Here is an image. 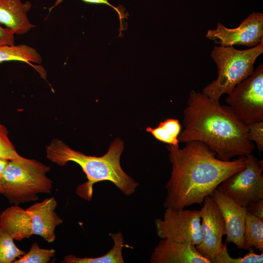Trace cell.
Instances as JSON below:
<instances>
[{
	"instance_id": "cell-27",
	"label": "cell",
	"mask_w": 263,
	"mask_h": 263,
	"mask_svg": "<svg viewBox=\"0 0 263 263\" xmlns=\"http://www.w3.org/2000/svg\"><path fill=\"white\" fill-rule=\"evenodd\" d=\"M9 160L0 158V194L3 193V188L2 186V176L3 171L6 167Z\"/></svg>"
},
{
	"instance_id": "cell-14",
	"label": "cell",
	"mask_w": 263,
	"mask_h": 263,
	"mask_svg": "<svg viewBox=\"0 0 263 263\" xmlns=\"http://www.w3.org/2000/svg\"><path fill=\"white\" fill-rule=\"evenodd\" d=\"M32 4L21 0H0V24L12 30L15 34L27 33L35 25L29 21L27 14Z\"/></svg>"
},
{
	"instance_id": "cell-11",
	"label": "cell",
	"mask_w": 263,
	"mask_h": 263,
	"mask_svg": "<svg viewBox=\"0 0 263 263\" xmlns=\"http://www.w3.org/2000/svg\"><path fill=\"white\" fill-rule=\"evenodd\" d=\"M203 203L200 210L202 240L195 247L211 263L221 251L225 229L221 213L211 196L206 197Z\"/></svg>"
},
{
	"instance_id": "cell-4",
	"label": "cell",
	"mask_w": 263,
	"mask_h": 263,
	"mask_svg": "<svg viewBox=\"0 0 263 263\" xmlns=\"http://www.w3.org/2000/svg\"><path fill=\"white\" fill-rule=\"evenodd\" d=\"M57 205L55 198L52 197L26 209L18 205L11 206L0 214V226L15 240L37 235L53 243L56 238L55 229L63 221L55 212Z\"/></svg>"
},
{
	"instance_id": "cell-26",
	"label": "cell",
	"mask_w": 263,
	"mask_h": 263,
	"mask_svg": "<svg viewBox=\"0 0 263 263\" xmlns=\"http://www.w3.org/2000/svg\"><path fill=\"white\" fill-rule=\"evenodd\" d=\"M246 209L250 214L263 220V199L249 205Z\"/></svg>"
},
{
	"instance_id": "cell-19",
	"label": "cell",
	"mask_w": 263,
	"mask_h": 263,
	"mask_svg": "<svg viewBox=\"0 0 263 263\" xmlns=\"http://www.w3.org/2000/svg\"><path fill=\"white\" fill-rule=\"evenodd\" d=\"M25 253L16 245L14 239L0 226V263H13Z\"/></svg>"
},
{
	"instance_id": "cell-17",
	"label": "cell",
	"mask_w": 263,
	"mask_h": 263,
	"mask_svg": "<svg viewBox=\"0 0 263 263\" xmlns=\"http://www.w3.org/2000/svg\"><path fill=\"white\" fill-rule=\"evenodd\" d=\"M10 61L40 63L42 59L35 49L27 45L0 47V63Z\"/></svg>"
},
{
	"instance_id": "cell-3",
	"label": "cell",
	"mask_w": 263,
	"mask_h": 263,
	"mask_svg": "<svg viewBox=\"0 0 263 263\" xmlns=\"http://www.w3.org/2000/svg\"><path fill=\"white\" fill-rule=\"evenodd\" d=\"M123 150V142L117 138L104 155L99 157L87 155L56 139L46 147V152L47 158L57 165L63 166L69 162H73L80 166L87 181L77 187L76 193L83 199L90 200L94 185L103 181L112 182L126 196L135 191L138 184L125 172L120 165Z\"/></svg>"
},
{
	"instance_id": "cell-15",
	"label": "cell",
	"mask_w": 263,
	"mask_h": 263,
	"mask_svg": "<svg viewBox=\"0 0 263 263\" xmlns=\"http://www.w3.org/2000/svg\"><path fill=\"white\" fill-rule=\"evenodd\" d=\"M113 241V248L105 255L95 258H80L70 254L65 257L61 263H124L122 249L124 239L120 231L110 234Z\"/></svg>"
},
{
	"instance_id": "cell-2",
	"label": "cell",
	"mask_w": 263,
	"mask_h": 263,
	"mask_svg": "<svg viewBox=\"0 0 263 263\" xmlns=\"http://www.w3.org/2000/svg\"><path fill=\"white\" fill-rule=\"evenodd\" d=\"M184 130L179 142L199 141L224 161L252 153L255 145L248 137L246 125L228 106L222 105L203 93L190 92L183 111Z\"/></svg>"
},
{
	"instance_id": "cell-10",
	"label": "cell",
	"mask_w": 263,
	"mask_h": 263,
	"mask_svg": "<svg viewBox=\"0 0 263 263\" xmlns=\"http://www.w3.org/2000/svg\"><path fill=\"white\" fill-rule=\"evenodd\" d=\"M206 36L222 46L253 47L263 40V14L251 13L234 28H227L218 22L217 28L208 30Z\"/></svg>"
},
{
	"instance_id": "cell-22",
	"label": "cell",
	"mask_w": 263,
	"mask_h": 263,
	"mask_svg": "<svg viewBox=\"0 0 263 263\" xmlns=\"http://www.w3.org/2000/svg\"><path fill=\"white\" fill-rule=\"evenodd\" d=\"M18 155L8 137L6 128L0 123V158L10 160Z\"/></svg>"
},
{
	"instance_id": "cell-21",
	"label": "cell",
	"mask_w": 263,
	"mask_h": 263,
	"mask_svg": "<svg viewBox=\"0 0 263 263\" xmlns=\"http://www.w3.org/2000/svg\"><path fill=\"white\" fill-rule=\"evenodd\" d=\"M227 243L223 244L219 254L211 261V263H262L263 262V253L260 254L256 253L251 249L248 253L243 257L237 258L231 257L227 249Z\"/></svg>"
},
{
	"instance_id": "cell-1",
	"label": "cell",
	"mask_w": 263,
	"mask_h": 263,
	"mask_svg": "<svg viewBox=\"0 0 263 263\" xmlns=\"http://www.w3.org/2000/svg\"><path fill=\"white\" fill-rule=\"evenodd\" d=\"M185 146L169 145L171 176L167 183V193L164 207L183 209L193 204L201 205L225 179L244 168L246 157L229 161L215 157L216 154L199 141H190Z\"/></svg>"
},
{
	"instance_id": "cell-25",
	"label": "cell",
	"mask_w": 263,
	"mask_h": 263,
	"mask_svg": "<svg viewBox=\"0 0 263 263\" xmlns=\"http://www.w3.org/2000/svg\"><path fill=\"white\" fill-rule=\"evenodd\" d=\"M63 0H56V2H55L54 4L49 8V11H51L55 7L58 5L60 3L62 2ZM81 0L88 3L106 4L107 5L112 8H113L114 10L117 12L119 16L120 20L121 25H122V23H121L122 18H124V17L122 15V13H121V12L120 11L119 9H118L116 7L113 6V5L110 3L108 0Z\"/></svg>"
},
{
	"instance_id": "cell-16",
	"label": "cell",
	"mask_w": 263,
	"mask_h": 263,
	"mask_svg": "<svg viewBox=\"0 0 263 263\" xmlns=\"http://www.w3.org/2000/svg\"><path fill=\"white\" fill-rule=\"evenodd\" d=\"M244 249L253 248L263 253V220L247 211L244 234Z\"/></svg>"
},
{
	"instance_id": "cell-12",
	"label": "cell",
	"mask_w": 263,
	"mask_h": 263,
	"mask_svg": "<svg viewBox=\"0 0 263 263\" xmlns=\"http://www.w3.org/2000/svg\"><path fill=\"white\" fill-rule=\"evenodd\" d=\"M218 207L225 224L226 242L244 249V234L247 210L231 197L217 188L210 195Z\"/></svg>"
},
{
	"instance_id": "cell-24",
	"label": "cell",
	"mask_w": 263,
	"mask_h": 263,
	"mask_svg": "<svg viewBox=\"0 0 263 263\" xmlns=\"http://www.w3.org/2000/svg\"><path fill=\"white\" fill-rule=\"evenodd\" d=\"M14 35L12 30L0 25V47L14 45Z\"/></svg>"
},
{
	"instance_id": "cell-6",
	"label": "cell",
	"mask_w": 263,
	"mask_h": 263,
	"mask_svg": "<svg viewBox=\"0 0 263 263\" xmlns=\"http://www.w3.org/2000/svg\"><path fill=\"white\" fill-rule=\"evenodd\" d=\"M263 53V40L250 49L239 50L233 46H215L211 57L217 67V78L206 85L202 93L219 101L253 72L256 59Z\"/></svg>"
},
{
	"instance_id": "cell-13",
	"label": "cell",
	"mask_w": 263,
	"mask_h": 263,
	"mask_svg": "<svg viewBox=\"0 0 263 263\" xmlns=\"http://www.w3.org/2000/svg\"><path fill=\"white\" fill-rule=\"evenodd\" d=\"M151 263H211L195 245L161 239L151 254Z\"/></svg>"
},
{
	"instance_id": "cell-18",
	"label": "cell",
	"mask_w": 263,
	"mask_h": 263,
	"mask_svg": "<svg viewBox=\"0 0 263 263\" xmlns=\"http://www.w3.org/2000/svg\"><path fill=\"white\" fill-rule=\"evenodd\" d=\"M157 140L175 147H179L178 136L181 133V125L177 119L168 118L159 123L157 127L147 128Z\"/></svg>"
},
{
	"instance_id": "cell-9",
	"label": "cell",
	"mask_w": 263,
	"mask_h": 263,
	"mask_svg": "<svg viewBox=\"0 0 263 263\" xmlns=\"http://www.w3.org/2000/svg\"><path fill=\"white\" fill-rule=\"evenodd\" d=\"M200 210L166 208L163 219L154 223L158 236L161 239L198 245L202 241Z\"/></svg>"
},
{
	"instance_id": "cell-8",
	"label": "cell",
	"mask_w": 263,
	"mask_h": 263,
	"mask_svg": "<svg viewBox=\"0 0 263 263\" xmlns=\"http://www.w3.org/2000/svg\"><path fill=\"white\" fill-rule=\"evenodd\" d=\"M227 95L228 106L244 124L263 121V65Z\"/></svg>"
},
{
	"instance_id": "cell-23",
	"label": "cell",
	"mask_w": 263,
	"mask_h": 263,
	"mask_svg": "<svg viewBox=\"0 0 263 263\" xmlns=\"http://www.w3.org/2000/svg\"><path fill=\"white\" fill-rule=\"evenodd\" d=\"M249 139L255 143L260 152L263 151V121L246 125Z\"/></svg>"
},
{
	"instance_id": "cell-20",
	"label": "cell",
	"mask_w": 263,
	"mask_h": 263,
	"mask_svg": "<svg viewBox=\"0 0 263 263\" xmlns=\"http://www.w3.org/2000/svg\"><path fill=\"white\" fill-rule=\"evenodd\" d=\"M55 255L54 249L41 248L38 243L35 242L28 252L16 260L13 263H47Z\"/></svg>"
},
{
	"instance_id": "cell-5",
	"label": "cell",
	"mask_w": 263,
	"mask_h": 263,
	"mask_svg": "<svg viewBox=\"0 0 263 263\" xmlns=\"http://www.w3.org/2000/svg\"><path fill=\"white\" fill-rule=\"evenodd\" d=\"M50 168L19 154L9 160L2 176V194L10 204L36 201L39 193H50L52 181L47 176Z\"/></svg>"
},
{
	"instance_id": "cell-7",
	"label": "cell",
	"mask_w": 263,
	"mask_h": 263,
	"mask_svg": "<svg viewBox=\"0 0 263 263\" xmlns=\"http://www.w3.org/2000/svg\"><path fill=\"white\" fill-rule=\"evenodd\" d=\"M245 156L244 168L225 179L217 189L246 208L263 199V160L252 153Z\"/></svg>"
}]
</instances>
